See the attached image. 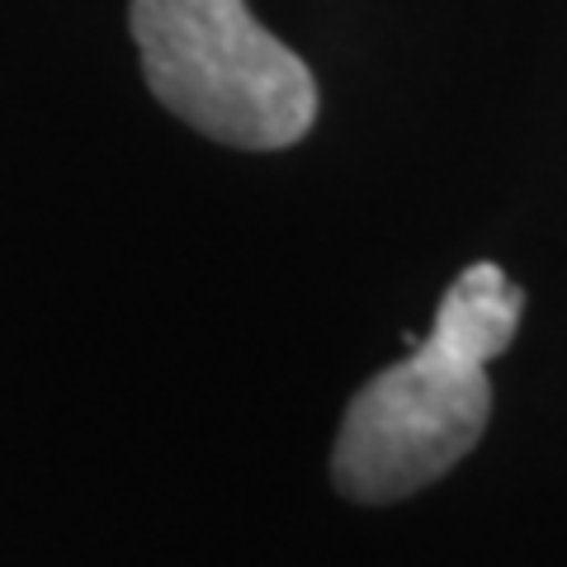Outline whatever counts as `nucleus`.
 I'll return each instance as SVG.
<instances>
[{
	"mask_svg": "<svg viewBox=\"0 0 567 567\" xmlns=\"http://www.w3.org/2000/svg\"><path fill=\"white\" fill-rule=\"evenodd\" d=\"M525 289L502 265L477 260L435 308L412 354L379 369L346 406L331 483L350 502L383 506L445 477L487 431V364L516 341Z\"/></svg>",
	"mask_w": 567,
	"mask_h": 567,
	"instance_id": "nucleus-1",
	"label": "nucleus"
},
{
	"mask_svg": "<svg viewBox=\"0 0 567 567\" xmlns=\"http://www.w3.org/2000/svg\"><path fill=\"white\" fill-rule=\"evenodd\" d=\"M133 39L152 95L204 137L241 152H279L308 137L312 71L246 0H133Z\"/></svg>",
	"mask_w": 567,
	"mask_h": 567,
	"instance_id": "nucleus-2",
	"label": "nucleus"
}]
</instances>
